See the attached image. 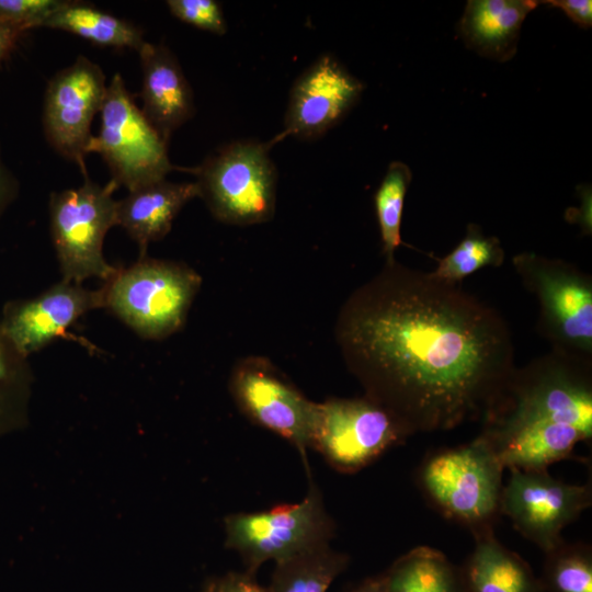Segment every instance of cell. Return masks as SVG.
Wrapping results in <instances>:
<instances>
[{
  "label": "cell",
  "instance_id": "obj_24",
  "mask_svg": "<svg viewBox=\"0 0 592 592\" xmlns=\"http://www.w3.org/2000/svg\"><path fill=\"white\" fill-rule=\"evenodd\" d=\"M504 251L497 237H486L479 226L470 224L466 236L445 257L437 260V266L430 274L440 281L460 284V282L486 266H500Z\"/></svg>",
  "mask_w": 592,
  "mask_h": 592
},
{
  "label": "cell",
  "instance_id": "obj_22",
  "mask_svg": "<svg viewBox=\"0 0 592 592\" xmlns=\"http://www.w3.org/2000/svg\"><path fill=\"white\" fill-rule=\"evenodd\" d=\"M349 565L345 554L321 544L275 563L266 592H327Z\"/></svg>",
  "mask_w": 592,
  "mask_h": 592
},
{
  "label": "cell",
  "instance_id": "obj_9",
  "mask_svg": "<svg viewBox=\"0 0 592 592\" xmlns=\"http://www.w3.org/2000/svg\"><path fill=\"white\" fill-rule=\"evenodd\" d=\"M226 546L235 549L254 574L269 560L275 563L329 543L333 524L317 489L298 503L255 513H236L225 520Z\"/></svg>",
  "mask_w": 592,
  "mask_h": 592
},
{
  "label": "cell",
  "instance_id": "obj_26",
  "mask_svg": "<svg viewBox=\"0 0 592 592\" xmlns=\"http://www.w3.org/2000/svg\"><path fill=\"white\" fill-rule=\"evenodd\" d=\"M411 179V170L406 163L392 161L374 196L386 263L395 261V251L402 243V210Z\"/></svg>",
  "mask_w": 592,
  "mask_h": 592
},
{
  "label": "cell",
  "instance_id": "obj_21",
  "mask_svg": "<svg viewBox=\"0 0 592 592\" xmlns=\"http://www.w3.org/2000/svg\"><path fill=\"white\" fill-rule=\"evenodd\" d=\"M384 572L389 592H465L459 567L425 545L401 555Z\"/></svg>",
  "mask_w": 592,
  "mask_h": 592
},
{
  "label": "cell",
  "instance_id": "obj_30",
  "mask_svg": "<svg viewBox=\"0 0 592 592\" xmlns=\"http://www.w3.org/2000/svg\"><path fill=\"white\" fill-rule=\"evenodd\" d=\"M538 3L560 9L573 23L583 29L592 24L591 0H544Z\"/></svg>",
  "mask_w": 592,
  "mask_h": 592
},
{
  "label": "cell",
  "instance_id": "obj_15",
  "mask_svg": "<svg viewBox=\"0 0 592 592\" xmlns=\"http://www.w3.org/2000/svg\"><path fill=\"white\" fill-rule=\"evenodd\" d=\"M105 306L104 287L88 289L61 281L30 299L4 305L0 327L25 357L57 338H69L67 330L88 311Z\"/></svg>",
  "mask_w": 592,
  "mask_h": 592
},
{
  "label": "cell",
  "instance_id": "obj_3",
  "mask_svg": "<svg viewBox=\"0 0 592 592\" xmlns=\"http://www.w3.org/2000/svg\"><path fill=\"white\" fill-rule=\"evenodd\" d=\"M504 470L477 436L466 444L430 452L415 471V481L433 509L476 534L494 530L501 516Z\"/></svg>",
  "mask_w": 592,
  "mask_h": 592
},
{
  "label": "cell",
  "instance_id": "obj_10",
  "mask_svg": "<svg viewBox=\"0 0 592 592\" xmlns=\"http://www.w3.org/2000/svg\"><path fill=\"white\" fill-rule=\"evenodd\" d=\"M410 436L386 408L364 396L317 403L311 447L338 470L355 473Z\"/></svg>",
  "mask_w": 592,
  "mask_h": 592
},
{
  "label": "cell",
  "instance_id": "obj_1",
  "mask_svg": "<svg viewBox=\"0 0 592 592\" xmlns=\"http://www.w3.org/2000/svg\"><path fill=\"white\" fill-rule=\"evenodd\" d=\"M458 285L395 260L338 317L346 366L409 435L482 419L515 369L505 320Z\"/></svg>",
  "mask_w": 592,
  "mask_h": 592
},
{
  "label": "cell",
  "instance_id": "obj_28",
  "mask_svg": "<svg viewBox=\"0 0 592 592\" xmlns=\"http://www.w3.org/2000/svg\"><path fill=\"white\" fill-rule=\"evenodd\" d=\"M64 3L62 0H0V23L26 31L41 27Z\"/></svg>",
  "mask_w": 592,
  "mask_h": 592
},
{
  "label": "cell",
  "instance_id": "obj_6",
  "mask_svg": "<svg viewBox=\"0 0 592 592\" xmlns=\"http://www.w3.org/2000/svg\"><path fill=\"white\" fill-rule=\"evenodd\" d=\"M118 184L91 181L75 189L54 192L49 198L50 234L62 281L81 284L96 277L109 282L118 269L103 255L106 232L116 225Z\"/></svg>",
  "mask_w": 592,
  "mask_h": 592
},
{
  "label": "cell",
  "instance_id": "obj_2",
  "mask_svg": "<svg viewBox=\"0 0 592 592\" xmlns=\"http://www.w3.org/2000/svg\"><path fill=\"white\" fill-rule=\"evenodd\" d=\"M478 435L503 467L548 469L592 440L591 360L554 349L515 368Z\"/></svg>",
  "mask_w": 592,
  "mask_h": 592
},
{
  "label": "cell",
  "instance_id": "obj_23",
  "mask_svg": "<svg viewBox=\"0 0 592 592\" xmlns=\"http://www.w3.org/2000/svg\"><path fill=\"white\" fill-rule=\"evenodd\" d=\"M32 378L29 358L0 327V435L24 424Z\"/></svg>",
  "mask_w": 592,
  "mask_h": 592
},
{
  "label": "cell",
  "instance_id": "obj_29",
  "mask_svg": "<svg viewBox=\"0 0 592 592\" xmlns=\"http://www.w3.org/2000/svg\"><path fill=\"white\" fill-rule=\"evenodd\" d=\"M203 592H266L249 572H229L223 577L209 580Z\"/></svg>",
  "mask_w": 592,
  "mask_h": 592
},
{
  "label": "cell",
  "instance_id": "obj_4",
  "mask_svg": "<svg viewBox=\"0 0 592 592\" xmlns=\"http://www.w3.org/2000/svg\"><path fill=\"white\" fill-rule=\"evenodd\" d=\"M202 277L191 267L141 255L105 282V306L141 338L164 339L185 321Z\"/></svg>",
  "mask_w": 592,
  "mask_h": 592
},
{
  "label": "cell",
  "instance_id": "obj_5",
  "mask_svg": "<svg viewBox=\"0 0 592 592\" xmlns=\"http://www.w3.org/2000/svg\"><path fill=\"white\" fill-rule=\"evenodd\" d=\"M273 143L237 140L207 157L190 172L213 216L229 225L271 220L277 172L269 155Z\"/></svg>",
  "mask_w": 592,
  "mask_h": 592
},
{
  "label": "cell",
  "instance_id": "obj_34",
  "mask_svg": "<svg viewBox=\"0 0 592 592\" xmlns=\"http://www.w3.org/2000/svg\"><path fill=\"white\" fill-rule=\"evenodd\" d=\"M350 592H389L385 572L366 578Z\"/></svg>",
  "mask_w": 592,
  "mask_h": 592
},
{
  "label": "cell",
  "instance_id": "obj_13",
  "mask_svg": "<svg viewBox=\"0 0 592 592\" xmlns=\"http://www.w3.org/2000/svg\"><path fill=\"white\" fill-rule=\"evenodd\" d=\"M106 88L101 67L79 56L49 80L45 91V136L59 155L78 163L84 175V158L93 137L91 124L102 107Z\"/></svg>",
  "mask_w": 592,
  "mask_h": 592
},
{
  "label": "cell",
  "instance_id": "obj_8",
  "mask_svg": "<svg viewBox=\"0 0 592 592\" xmlns=\"http://www.w3.org/2000/svg\"><path fill=\"white\" fill-rule=\"evenodd\" d=\"M100 129L88 153L96 152L107 163L112 180L128 192L166 179L174 167L168 157V141L135 104L121 73L106 88L100 110Z\"/></svg>",
  "mask_w": 592,
  "mask_h": 592
},
{
  "label": "cell",
  "instance_id": "obj_7",
  "mask_svg": "<svg viewBox=\"0 0 592 592\" xmlns=\"http://www.w3.org/2000/svg\"><path fill=\"white\" fill-rule=\"evenodd\" d=\"M512 263L539 304V331L554 349L591 360L592 280L574 265L521 252Z\"/></svg>",
  "mask_w": 592,
  "mask_h": 592
},
{
  "label": "cell",
  "instance_id": "obj_11",
  "mask_svg": "<svg viewBox=\"0 0 592 592\" xmlns=\"http://www.w3.org/2000/svg\"><path fill=\"white\" fill-rule=\"evenodd\" d=\"M509 471L501 494V515L544 554L554 549L565 540L562 531L591 506V482L567 483L548 469Z\"/></svg>",
  "mask_w": 592,
  "mask_h": 592
},
{
  "label": "cell",
  "instance_id": "obj_33",
  "mask_svg": "<svg viewBox=\"0 0 592 592\" xmlns=\"http://www.w3.org/2000/svg\"><path fill=\"white\" fill-rule=\"evenodd\" d=\"M582 204L580 210L576 215L570 216L569 221L578 223L585 234H591V193L585 190L582 195Z\"/></svg>",
  "mask_w": 592,
  "mask_h": 592
},
{
  "label": "cell",
  "instance_id": "obj_14",
  "mask_svg": "<svg viewBox=\"0 0 592 592\" xmlns=\"http://www.w3.org/2000/svg\"><path fill=\"white\" fill-rule=\"evenodd\" d=\"M363 83L333 56L322 55L294 82L284 128L272 140L284 137L311 140L337 125L357 102Z\"/></svg>",
  "mask_w": 592,
  "mask_h": 592
},
{
  "label": "cell",
  "instance_id": "obj_12",
  "mask_svg": "<svg viewBox=\"0 0 592 592\" xmlns=\"http://www.w3.org/2000/svg\"><path fill=\"white\" fill-rule=\"evenodd\" d=\"M230 391L240 410L257 424L300 449L311 447L317 403L307 399L273 364L261 356L240 360Z\"/></svg>",
  "mask_w": 592,
  "mask_h": 592
},
{
  "label": "cell",
  "instance_id": "obj_25",
  "mask_svg": "<svg viewBox=\"0 0 592 592\" xmlns=\"http://www.w3.org/2000/svg\"><path fill=\"white\" fill-rule=\"evenodd\" d=\"M539 577L544 592H592V547L563 540L544 554Z\"/></svg>",
  "mask_w": 592,
  "mask_h": 592
},
{
  "label": "cell",
  "instance_id": "obj_27",
  "mask_svg": "<svg viewBox=\"0 0 592 592\" xmlns=\"http://www.w3.org/2000/svg\"><path fill=\"white\" fill-rule=\"evenodd\" d=\"M170 13L178 20L216 35L227 32L221 5L215 0H168Z\"/></svg>",
  "mask_w": 592,
  "mask_h": 592
},
{
  "label": "cell",
  "instance_id": "obj_20",
  "mask_svg": "<svg viewBox=\"0 0 592 592\" xmlns=\"http://www.w3.org/2000/svg\"><path fill=\"white\" fill-rule=\"evenodd\" d=\"M41 27L69 32L101 46L136 52L146 42L135 24L79 1H65Z\"/></svg>",
  "mask_w": 592,
  "mask_h": 592
},
{
  "label": "cell",
  "instance_id": "obj_31",
  "mask_svg": "<svg viewBox=\"0 0 592 592\" xmlns=\"http://www.w3.org/2000/svg\"><path fill=\"white\" fill-rule=\"evenodd\" d=\"M18 193V182L0 157V218Z\"/></svg>",
  "mask_w": 592,
  "mask_h": 592
},
{
  "label": "cell",
  "instance_id": "obj_18",
  "mask_svg": "<svg viewBox=\"0 0 592 592\" xmlns=\"http://www.w3.org/2000/svg\"><path fill=\"white\" fill-rule=\"evenodd\" d=\"M537 5L535 0H468L459 34L478 55L508 61L516 53L523 21Z\"/></svg>",
  "mask_w": 592,
  "mask_h": 592
},
{
  "label": "cell",
  "instance_id": "obj_32",
  "mask_svg": "<svg viewBox=\"0 0 592 592\" xmlns=\"http://www.w3.org/2000/svg\"><path fill=\"white\" fill-rule=\"evenodd\" d=\"M25 32L21 26L0 23V62L12 53Z\"/></svg>",
  "mask_w": 592,
  "mask_h": 592
},
{
  "label": "cell",
  "instance_id": "obj_16",
  "mask_svg": "<svg viewBox=\"0 0 592 592\" xmlns=\"http://www.w3.org/2000/svg\"><path fill=\"white\" fill-rule=\"evenodd\" d=\"M137 53L143 70L141 112L168 141L195 112L191 86L166 45L145 42Z\"/></svg>",
  "mask_w": 592,
  "mask_h": 592
},
{
  "label": "cell",
  "instance_id": "obj_19",
  "mask_svg": "<svg viewBox=\"0 0 592 592\" xmlns=\"http://www.w3.org/2000/svg\"><path fill=\"white\" fill-rule=\"evenodd\" d=\"M474 548L459 567L465 592H544L539 577L494 530L473 534Z\"/></svg>",
  "mask_w": 592,
  "mask_h": 592
},
{
  "label": "cell",
  "instance_id": "obj_17",
  "mask_svg": "<svg viewBox=\"0 0 592 592\" xmlns=\"http://www.w3.org/2000/svg\"><path fill=\"white\" fill-rule=\"evenodd\" d=\"M198 196L195 181L173 183L162 179L146 184L117 201L116 225L125 229L145 255L148 244L162 239L182 207Z\"/></svg>",
  "mask_w": 592,
  "mask_h": 592
}]
</instances>
